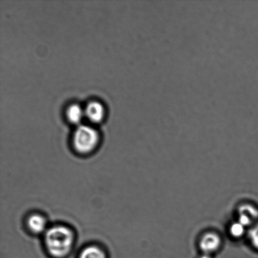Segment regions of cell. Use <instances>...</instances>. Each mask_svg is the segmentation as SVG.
I'll return each mask as SVG.
<instances>
[{
	"label": "cell",
	"instance_id": "obj_10",
	"mask_svg": "<svg viewBox=\"0 0 258 258\" xmlns=\"http://www.w3.org/2000/svg\"><path fill=\"white\" fill-rule=\"evenodd\" d=\"M249 239L254 248L258 250V223L252 226L250 231Z\"/></svg>",
	"mask_w": 258,
	"mask_h": 258
},
{
	"label": "cell",
	"instance_id": "obj_3",
	"mask_svg": "<svg viewBox=\"0 0 258 258\" xmlns=\"http://www.w3.org/2000/svg\"><path fill=\"white\" fill-rule=\"evenodd\" d=\"M221 237L214 232H209L204 235L200 241V248L204 254L213 255L221 248Z\"/></svg>",
	"mask_w": 258,
	"mask_h": 258
},
{
	"label": "cell",
	"instance_id": "obj_2",
	"mask_svg": "<svg viewBox=\"0 0 258 258\" xmlns=\"http://www.w3.org/2000/svg\"><path fill=\"white\" fill-rule=\"evenodd\" d=\"M99 136L97 131L89 125L78 126L73 136V144L81 153H88L97 145Z\"/></svg>",
	"mask_w": 258,
	"mask_h": 258
},
{
	"label": "cell",
	"instance_id": "obj_6",
	"mask_svg": "<svg viewBox=\"0 0 258 258\" xmlns=\"http://www.w3.org/2000/svg\"><path fill=\"white\" fill-rule=\"evenodd\" d=\"M28 226L30 231L35 234H40L45 231L47 221L44 217L40 215H33L28 220Z\"/></svg>",
	"mask_w": 258,
	"mask_h": 258
},
{
	"label": "cell",
	"instance_id": "obj_4",
	"mask_svg": "<svg viewBox=\"0 0 258 258\" xmlns=\"http://www.w3.org/2000/svg\"><path fill=\"white\" fill-rule=\"evenodd\" d=\"M239 221L245 227L256 224L258 221V210L251 205H244L239 210Z\"/></svg>",
	"mask_w": 258,
	"mask_h": 258
},
{
	"label": "cell",
	"instance_id": "obj_5",
	"mask_svg": "<svg viewBox=\"0 0 258 258\" xmlns=\"http://www.w3.org/2000/svg\"><path fill=\"white\" fill-rule=\"evenodd\" d=\"M85 114L92 122H100L104 115V108L102 103L93 101L88 103L85 110Z\"/></svg>",
	"mask_w": 258,
	"mask_h": 258
},
{
	"label": "cell",
	"instance_id": "obj_7",
	"mask_svg": "<svg viewBox=\"0 0 258 258\" xmlns=\"http://www.w3.org/2000/svg\"><path fill=\"white\" fill-rule=\"evenodd\" d=\"M85 115V110L78 104H72L68 108L67 115L68 119L75 124H78L82 121Z\"/></svg>",
	"mask_w": 258,
	"mask_h": 258
},
{
	"label": "cell",
	"instance_id": "obj_9",
	"mask_svg": "<svg viewBox=\"0 0 258 258\" xmlns=\"http://www.w3.org/2000/svg\"><path fill=\"white\" fill-rule=\"evenodd\" d=\"M245 227H246L244 225L237 222L236 223L232 224L230 227V233L232 237L238 238V237L243 236L245 233Z\"/></svg>",
	"mask_w": 258,
	"mask_h": 258
},
{
	"label": "cell",
	"instance_id": "obj_1",
	"mask_svg": "<svg viewBox=\"0 0 258 258\" xmlns=\"http://www.w3.org/2000/svg\"><path fill=\"white\" fill-rule=\"evenodd\" d=\"M73 235L70 229L64 226H55L47 230L45 244L48 251L55 257L66 256L72 249Z\"/></svg>",
	"mask_w": 258,
	"mask_h": 258
},
{
	"label": "cell",
	"instance_id": "obj_8",
	"mask_svg": "<svg viewBox=\"0 0 258 258\" xmlns=\"http://www.w3.org/2000/svg\"><path fill=\"white\" fill-rule=\"evenodd\" d=\"M80 258H106L104 252L96 246H90L85 248L80 255Z\"/></svg>",
	"mask_w": 258,
	"mask_h": 258
},
{
	"label": "cell",
	"instance_id": "obj_11",
	"mask_svg": "<svg viewBox=\"0 0 258 258\" xmlns=\"http://www.w3.org/2000/svg\"><path fill=\"white\" fill-rule=\"evenodd\" d=\"M199 258H214V257L211 254L203 253L199 257Z\"/></svg>",
	"mask_w": 258,
	"mask_h": 258
}]
</instances>
